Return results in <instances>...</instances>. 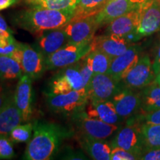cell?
<instances>
[{
    "label": "cell",
    "mask_w": 160,
    "mask_h": 160,
    "mask_svg": "<svg viewBox=\"0 0 160 160\" xmlns=\"http://www.w3.org/2000/svg\"><path fill=\"white\" fill-rule=\"evenodd\" d=\"M83 60L91 68L94 75L97 73H107L112 59L102 51L92 50L83 58Z\"/></svg>",
    "instance_id": "cell-26"
},
{
    "label": "cell",
    "mask_w": 160,
    "mask_h": 160,
    "mask_svg": "<svg viewBox=\"0 0 160 160\" xmlns=\"http://www.w3.org/2000/svg\"><path fill=\"white\" fill-rule=\"evenodd\" d=\"M74 11H57L43 8H32L16 13L13 23L37 36L49 30L64 28L71 21Z\"/></svg>",
    "instance_id": "cell-2"
},
{
    "label": "cell",
    "mask_w": 160,
    "mask_h": 160,
    "mask_svg": "<svg viewBox=\"0 0 160 160\" xmlns=\"http://www.w3.org/2000/svg\"><path fill=\"white\" fill-rule=\"evenodd\" d=\"M23 2L25 4V5H27L28 6H30L32 4L34 3L37 0H22Z\"/></svg>",
    "instance_id": "cell-40"
},
{
    "label": "cell",
    "mask_w": 160,
    "mask_h": 160,
    "mask_svg": "<svg viewBox=\"0 0 160 160\" xmlns=\"http://www.w3.org/2000/svg\"><path fill=\"white\" fill-rule=\"evenodd\" d=\"M145 0H114L108 2L105 8L95 16L99 27L108 25L113 20L128 12L138 9Z\"/></svg>",
    "instance_id": "cell-15"
},
{
    "label": "cell",
    "mask_w": 160,
    "mask_h": 160,
    "mask_svg": "<svg viewBox=\"0 0 160 160\" xmlns=\"http://www.w3.org/2000/svg\"><path fill=\"white\" fill-rule=\"evenodd\" d=\"M138 11L139 25L137 31L138 39L160 31L159 0H145L140 5Z\"/></svg>",
    "instance_id": "cell-8"
},
{
    "label": "cell",
    "mask_w": 160,
    "mask_h": 160,
    "mask_svg": "<svg viewBox=\"0 0 160 160\" xmlns=\"http://www.w3.org/2000/svg\"><path fill=\"white\" fill-rule=\"evenodd\" d=\"M121 87V82L117 81L108 73L94 74L87 89L89 100H111Z\"/></svg>",
    "instance_id": "cell-11"
},
{
    "label": "cell",
    "mask_w": 160,
    "mask_h": 160,
    "mask_svg": "<svg viewBox=\"0 0 160 160\" xmlns=\"http://www.w3.org/2000/svg\"><path fill=\"white\" fill-rule=\"evenodd\" d=\"M13 143L8 136L0 134V160L12 159L15 157Z\"/></svg>",
    "instance_id": "cell-31"
},
{
    "label": "cell",
    "mask_w": 160,
    "mask_h": 160,
    "mask_svg": "<svg viewBox=\"0 0 160 160\" xmlns=\"http://www.w3.org/2000/svg\"><path fill=\"white\" fill-rule=\"evenodd\" d=\"M21 0H0V11L5 10L16 5Z\"/></svg>",
    "instance_id": "cell-38"
},
{
    "label": "cell",
    "mask_w": 160,
    "mask_h": 160,
    "mask_svg": "<svg viewBox=\"0 0 160 160\" xmlns=\"http://www.w3.org/2000/svg\"><path fill=\"white\" fill-rule=\"evenodd\" d=\"M33 131V123L27 122L25 124H20L12 130L8 137L13 144L26 142L31 139Z\"/></svg>",
    "instance_id": "cell-30"
},
{
    "label": "cell",
    "mask_w": 160,
    "mask_h": 160,
    "mask_svg": "<svg viewBox=\"0 0 160 160\" xmlns=\"http://www.w3.org/2000/svg\"><path fill=\"white\" fill-rule=\"evenodd\" d=\"M24 74L21 64L14 58L0 55V80L13 81L19 79Z\"/></svg>",
    "instance_id": "cell-24"
},
{
    "label": "cell",
    "mask_w": 160,
    "mask_h": 160,
    "mask_svg": "<svg viewBox=\"0 0 160 160\" xmlns=\"http://www.w3.org/2000/svg\"><path fill=\"white\" fill-rule=\"evenodd\" d=\"M45 95L46 102L52 112L70 117L85 111L89 100L85 88L60 94L45 93Z\"/></svg>",
    "instance_id": "cell-3"
},
{
    "label": "cell",
    "mask_w": 160,
    "mask_h": 160,
    "mask_svg": "<svg viewBox=\"0 0 160 160\" xmlns=\"http://www.w3.org/2000/svg\"><path fill=\"white\" fill-rule=\"evenodd\" d=\"M85 111L88 117L111 125H119L125 120L118 114L111 100H88Z\"/></svg>",
    "instance_id": "cell-19"
},
{
    "label": "cell",
    "mask_w": 160,
    "mask_h": 160,
    "mask_svg": "<svg viewBox=\"0 0 160 160\" xmlns=\"http://www.w3.org/2000/svg\"><path fill=\"white\" fill-rule=\"evenodd\" d=\"M154 82L158 85H160V71L159 73H158V74L157 75V77H156V79L154 80Z\"/></svg>",
    "instance_id": "cell-41"
},
{
    "label": "cell",
    "mask_w": 160,
    "mask_h": 160,
    "mask_svg": "<svg viewBox=\"0 0 160 160\" xmlns=\"http://www.w3.org/2000/svg\"><path fill=\"white\" fill-rule=\"evenodd\" d=\"M139 25V11L133 10L117 18L110 22L106 34H113L124 37L128 42L138 39L137 31Z\"/></svg>",
    "instance_id": "cell-13"
},
{
    "label": "cell",
    "mask_w": 160,
    "mask_h": 160,
    "mask_svg": "<svg viewBox=\"0 0 160 160\" xmlns=\"http://www.w3.org/2000/svg\"><path fill=\"white\" fill-rule=\"evenodd\" d=\"M20 44L14 39L13 35L10 37L0 35V55L9 56L14 58L20 63Z\"/></svg>",
    "instance_id": "cell-29"
},
{
    "label": "cell",
    "mask_w": 160,
    "mask_h": 160,
    "mask_svg": "<svg viewBox=\"0 0 160 160\" xmlns=\"http://www.w3.org/2000/svg\"><path fill=\"white\" fill-rule=\"evenodd\" d=\"M68 44V39L63 28L49 30L37 36L35 46L45 58Z\"/></svg>",
    "instance_id": "cell-20"
},
{
    "label": "cell",
    "mask_w": 160,
    "mask_h": 160,
    "mask_svg": "<svg viewBox=\"0 0 160 160\" xmlns=\"http://www.w3.org/2000/svg\"><path fill=\"white\" fill-rule=\"evenodd\" d=\"M58 153H59V159H61L82 160L88 159L82 151L74 149L70 146H66L62 149L61 151H59Z\"/></svg>",
    "instance_id": "cell-32"
},
{
    "label": "cell",
    "mask_w": 160,
    "mask_h": 160,
    "mask_svg": "<svg viewBox=\"0 0 160 160\" xmlns=\"http://www.w3.org/2000/svg\"><path fill=\"white\" fill-rule=\"evenodd\" d=\"M159 2H160V0H159Z\"/></svg>",
    "instance_id": "cell-43"
},
{
    "label": "cell",
    "mask_w": 160,
    "mask_h": 160,
    "mask_svg": "<svg viewBox=\"0 0 160 160\" xmlns=\"http://www.w3.org/2000/svg\"><path fill=\"white\" fill-rule=\"evenodd\" d=\"M91 42L67 44L46 58L47 69L59 70L80 61L91 51Z\"/></svg>",
    "instance_id": "cell-6"
},
{
    "label": "cell",
    "mask_w": 160,
    "mask_h": 160,
    "mask_svg": "<svg viewBox=\"0 0 160 160\" xmlns=\"http://www.w3.org/2000/svg\"><path fill=\"white\" fill-rule=\"evenodd\" d=\"M136 119H130L127 125L119 129L112 140L111 148H121L137 154L141 157L143 153L144 145L140 126L138 125Z\"/></svg>",
    "instance_id": "cell-7"
},
{
    "label": "cell",
    "mask_w": 160,
    "mask_h": 160,
    "mask_svg": "<svg viewBox=\"0 0 160 160\" xmlns=\"http://www.w3.org/2000/svg\"><path fill=\"white\" fill-rule=\"evenodd\" d=\"M139 159L137 154L121 148H113L111 151V160H134Z\"/></svg>",
    "instance_id": "cell-33"
},
{
    "label": "cell",
    "mask_w": 160,
    "mask_h": 160,
    "mask_svg": "<svg viewBox=\"0 0 160 160\" xmlns=\"http://www.w3.org/2000/svg\"><path fill=\"white\" fill-rule=\"evenodd\" d=\"M111 1H114V0H109L108 2H111Z\"/></svg>",
    "instance_id": "cell-42"
},
{
    "label": "cell",
    "mask_w": 160,
    "mask_h": 160,
    "mask_svg": "<svg viewBox=\"0 0 160 160\" xmlns=\"http://www.w3.org/2000/svg\"><path fill=\"white\" fill-rule=\"evenodd\" d=\"M99 25L94 17L84 19H71L63 28L68 39V43L79 44L91 42Z\"/></svg>",
    "instance_id": "cell-12"
},
{
    "label": "cell",
    "mask_w": 160,
    "mask_h": 160,
    "mask_svg": "<svg viewBox=\"0 0 160 160\" xmlns=\"http://www.w3.org/2000/svg\"><path fill=\"white\" fill-rule=\"evenodd\" d=\"M111 100L118 114L125 119L134 116L141 107V94L122 85Z\"/></svg>",
    "instance_id": "cell-14"
},
{
    "label": "cell",
    "mask_w": 160,
    "mask_h": 160,
    "mask_svg": "<svg viewBox=\"0 0 160 160\" xmlns=\"http://www.w3.org/2000/svg\"><path fill=\"white\" fill-rule=\"evenodd\" d=\"M140 159L142 160H160V148L146 149L143 152Z\"/></svg>",
    "instance_id": "cell-35"
},
{
    "label": "cell",
    "mask_w": 160,
    "mask_h": 160,
    "mask_svg": "<svg viewBox=\"0 0 160 160\" xmlns=\"http://www.w3.org/2000/svg\"><path fill=\"white\" fill-rule=\"evenodd\" d=\"M139 119L144 121V123L151 124V125H159L160 124V109L150 112V113L141 114Z\"/></svg>",
    "instance_id": "cell-34"
},
{
    "label": "cell",
    "mask_w": 160,
    "mask_h": 160,
    "mask_svg": "<svg viewBox=\"0 0 160 160\" xmlns=\"http://www.w3.org/2000/svg\"><path fill=\"white\" fill-rule=\"evenodd\" d=\"M144 145L146 149L160 148V124L143 123L140 126Z\"/></svg>",
    "instance_id": "cell-27"
},
{
    "label": "cell",
    "mask_w": 160,
    "mask_h": 160,
    "mask_svg": "<svg viewBox=\"0 0 160 160\" xmlns=\"http://www.w3.org/2000/svg\"><path fill=\"white\" fill-rule=\"evenodd\" d=\"M156 73L148 55L139 57L134 67L121 81L122 85L131 89H141L147 87L156 79Z\"/></svg>",
    "instance_id": "cell-10"
},
{
    "label": "cell",
    "mask_w": 160,
    "mask_h": 160,
    "mask_svg": "<svg viewBox=\"0 0 160 160\" xmlns=\"http://www.w3.org/2000/svg\"><path fill=\"white\" fill-rule=\"evenodd\" d=\"M23 122H25L12 92L0 108V134L8 136L12 130Z\"/></svg>",
    "instance_id": "cell-21"
},
{
    "label": "cell",
    "mask_w": 160,
    "mask_h": 160,
    "mask_svg": "<svg viewBox=\"0 0 160 160\" xmlns=\"http://www.w3.org/2000/svg\"><path fill=\"white\" fill-rule=\"evenodd\" d=\"M77 134L105 140L120 129L119 125H111L95 118L90 117L85 111L71 117Z\"/></svg>",
    "instance_id": "cell-4"
},
{
    "label": "cell",
    "mask_w": 160,
    "mask_h": 160,
    "mask_svg": "<svg viewBox=\"0 0 160 160\" xmlns=\"http://www.w3.org/2000/svg\"><path fill=\"white\" fill-rule=\"evenodd\" d=\"M12 91L7 87L5 84L0 82V108L4 105Z\"/></svg>",
    "instance_id": "cell-36"
},
{
    "label": "cell",
    "mask_w": 160,
    "mask_h": 160,
    "mask_svg": "<svg viewBox=\"0 0 160 160\" xmlns=\"http://www.w3.org/2000/svg\"><path fill=\"white\" fill-rule=\"evenodd\" d=\"M79 0H37L29 7L43 8L57 11H75Z\"/></svg>",
    "instance_id": "cell-28"
},
{
    "label": "cell",
    "mask_w": 160,
    "mask_h": 160,
    "mask_svg": "<svg viewBox=\"0 0 160 160\" xmlns=\"http://www.w3.org/2000/svg\"><path fill=\"white\" fill-rule=\"evenodd\" d=\"M85 88L81 73V62L59 69L51 78L46 93L52 94L66 93ZM86 89V88H85Z\"/></svg>",
    "instance_id": "cell-5"
},
{
    "label": "cell",
    "mask_w": 160,
    "mask_h": 160,
    "mask_svg": "<svg viewBox=\"0 0 160 160\" xmlns=\"http://www.w3.org/2000/svg\"><path fill=\"white\" fill-rule=\"evenodd\" d=\"M109 0H79L71 19H84L97 15Z\"/></svg>",
    "instance_id": "cell-25"
},
{
    "label": "cell",
    "mask_w": 160,
    "mask_h": 160,
    "mask_svg": "<svg viewBox=\"0 0 160 160\" xmlns=\"http://www.w3.org/2000/svg\"><path fill=\"white\" fill-rule=\"evenodd\" d=\"M75 134L73 130L48 121L33 123V135L26 146L23 159L50 160L54 159L65 139Z\"/></svg>",
    "instance_id": "cell-1"
},
{
    "label": "cell",
    "mask_w": 160,
    "mask_h": 160,
    "mask_svg": "<svg viewBox=\"0 0 160 160\" xmlns=\"http://www.w3.org/2000/svg\"><path fill=\"white\" fill-rule=\"evenodd\" d=\"M139 48L131 45L125 53L112 59L108 74L118 82H121L139 59Z\"/></svg>",
    "instance_id": "cell-17"
},
{
    "label": "cell",
    "mask_w": 160,
    "mask_h": 160,
    "mask_svg": "<svg viewBox=\"0 0 160 160\" xmlns=\"http://www.w3.org/2000/svg\"><path fill=\"white\" fill-rule=\"evenodd\" d=\"M76 139L82 149L91 159L95 160H110L112 148L103 139H97L86 136L76 134Z\"/></svg>",
    "instance_id": "cell-22"
},
{
    "label": "cell",
    "mask_w": 160,
    "mask_h": 160,
    "mask_svg": "<svg viewBox=\"0 0 160 160\" xmlns=\"http://www.w3.org/2000/svg\"><path fill=\"white\" fill-rule=\"evenodd\" d=\"M13 97L24 122H28L33 115V88L31 77L26 74L22 76L18 80Z\"/></svg>",
    "instance_id": "cell-16"
},
{
    "label": "cell",
    "mask_w": 160,
    "mask_h": 160,
    "mask_svg": "<svg viewBox=\"0 0 160 160\" xmlns=\"http://www.w3.org/2000/svg\"><path fill=\"white\" fill-rule=\"evenodd\" d=\"M0 35L10 37L13 35V31L8 25L4 18L0 14Z\"/></svg>",
    "instance_id": "cell-37"
},
{
    "label": "cell",
    "mask_w": 160,
    "mask_h": 160,
    "mask_svg": "<svg viewBox=\"0 0 160 160\" xmlns=\"http://www.w3.org/2000/svg\"><path fill=\"white\" fill-rule=\"evenodd\" d=\"M153 70H154V71H155L156 75H157L158 73H159L160 71V45H159V48H158V51H157V55H156L154 62H153ZM156 77H157V76H156Z\"/></svg>",
    "instance_id": "cell-39"
},
{
    "label": "cell",
    "mask_w": 160,
    "mask_h": 160,
    "mask_svg": "<svg viewBox=\"0 0 160 160\" xmlns=\"http://www.w3.org/2000/svg\"><path fill=\"white\" fill-rule=\"evenodd\" d=\"M141 98V114L160 109V85L153 82L145 88Z\"/></svg>",
    "instance_id": "cell-23"
},
{
    "label": "cell",
    "mask_w": 160,
    "mask_h": 160,
    "mask_svg": "<svg viewBox=\"0 0 160 160\" xmlns=\"http://www.w3.org/2000/svg\"><path fill=\"white\" fill-rule=\"evenodd\" d=\"M131 45L124 37L113 34L94 37L91 42L92 50L102 51L112 59L125 53Z\"/></svg>",
    "instance_id": "cell-18"
},
{
    "label": "cell",
    "mask_w": 160,
    "mask_h": 160,
    "mask_svg": "<svg viewBox=\"0 0 160 160\" xmlns=\"http://www.w3.org/2000/svg\"><path fill=\"white\" fill-rule=\"evenodd\" d=\"M20 64L24 74L32 80L39 79L47 71L46 58L36 46L28 44H20Z\"/></svg>",
    "instance_id": "cell-9"
}]
</instances>
